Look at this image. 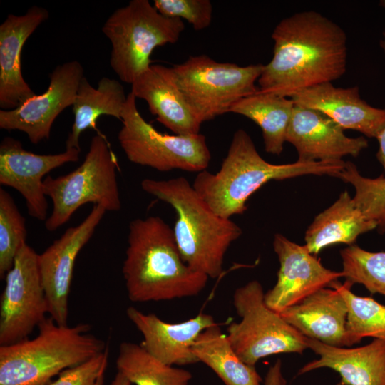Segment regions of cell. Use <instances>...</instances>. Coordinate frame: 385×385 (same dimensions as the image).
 Segmentation results:
<instances>
[{
    "instance_id": "44dd1931",
    "label": "cell",
    "mask_w": 385,
    "mask_h": 385,
    "mask_svg": "<svg viewBox=\"0 0 385 385\" xmlns=\"http://www.w3.org/2000/svg\"><path fill=\"white\" fill-rule=\"evenodd\" d=\"M308 348L319 358L297 373L329 368L337 372L341 385H385V341L378 339L364 346L350 348L325 344L307 338Z\"/></svg>"
},
{
    "instance_id": "e575fe53",
    "label": "cell",
    "mask_w": 385,
    "mask_h": 385,
    "mask_svg": "<svg viewBox=\"0 0 385 385\" xmlns=\"http://www.w3.org/2000/svg\"><path fill=\"white\" fill-rule=\"evenodd\" d=\"M379 143V150L376 158L385 171V126L376 138Z\"/></svg>"
},
{
    "instance_id": "d4e9b609",
    "label": "cell",
    "mask_w": 385,
    "mask_h": 385,
    "mask_svg": "<svg viewBox=\"0 0 385 385\" xmlns=\"http://www.w3.org/2000/svg\"><path fill=\"white\" fill-rule=\"evenodd\" d=\"M192 351L199 362L210 368L225 385H262L255 366L240 358L217 323L199 335Z\"/></svg>"
},
{
    "instance_id": "9c48e42d",
    "label": "cell",
    "mask_w": 385,
    "mask_h": 385,
    "mask_svg": "<svg viewBox=\"0 0 385 385\" xmlns=\"http://www.w3.org/2000/svg\"><path fill=\"white\" fill-rule=\"evenodd\" d=\"M265 294L257 280L238 287L232 303L241 319L230 323L227 328L228 340L237 354L253 366L271 355L302 354L308 349L307 337L267 306Z\"/></svg>"
},
{
    "instance_id": "52a82bcc",
    "label": "cell",
    "mask_w": 385,
    "mask_h": 385,
    "mask_svg": "<svg viewBox=\"0 0 385 385\" xmlns=\"http://www.w3.org/2000/svg\"><path fill=\"white\" fill-rule=\"evenodd\" d=\"M117 160L101 134L95 135L83 163L68 174L43 180V191L53 209L45 227L53 232L66 223L82 205L93 203L106 211L121 207L117 181Z\"/></svg>"
},
{
    "instance_id": "484cf974",
    "label": "cell",
    "mask_w": 385,
    "mask_h": 385,
    "mask_svg": "<svg viewBox=\"0 0 385 385\" xmlns=\"http://www.w3.org/2000/svg\"><path fill=\"white\" fill-rule=\"evenodd\" d=\"M294 106L290 98L258 90L235 103L230 112L245 116L257 124L262 132L265 151L279 155L286 142Z\"/></svg>"
},
{
    "instance_id": "7c38bea8",
    "label": "cell",
    "mask_w": 385,
    "mask_h": 385,
    "mask_svg": "<svg viewBox=\"0 0 385 385\" xmlns=\"http://www.w3.org/2000/svg\"><path fill=\"white\" fill-rule=\"evenodd\" d=\"M83 74V67L76 60L58 65L49 75L45 92L14 109L0 111L1 129L22 131L34 144L48 139L56 118L73 106Z\"/></svg>"
},
{
    "instance_id": "1f68e13d",
    "label": "cell",
    "mask_w": 385,
    "mask_h": 385,
    "mask_svg": "<svg viewBox=\"0 0 385 385\" xmlns=\"http://www.w3.org/2000/svg\"><path fill=\"white\" fill-rule=\"evenodd\" d=\"M153 6L167 17L185 19L196 31L207 28L212 21L210 0H155Z\"/></svg>"
},
{
    "instance_id": "f1b7e54d",
    "label": "cell",
    "mask_w": 385,
    "mask_h": 385,
    "mask_svg": "<svg viewBox=\"0 0 385 385\" xmlns=\"http://www.w3.org/2000/svg\"><path fill=\"white\" fill-rule=\"evenodd\" d=\"M340 255L346 281L362 284L371 294L385 296V252H369L351 245Z\"/></svg>"
},
{
    "instance_id": "603a6c76",
    "label": "cell",
    "mask_w": 385,
    "mask_h": 385,
    "mask_svg": "<svg viewBox=\"0 0 385 385\" xmlns=\"http://www.w3.org/2000/svg\"><path fill=\"white\" fill-rule=\"evenodd\" d=\"M377 228L356 206L347 191L327 209L317 215L306 231L304 246L314 255L337 244L354 245L361 234Z\"/></svg>"
},
{
    "instance_id": "836d02e7",
    "label": "cell",
    "mask_w": 385,
    "mask_h": 385,
    "mask_svg": "<svg viewBox=\"0 0 385 385\" xmlns=\"http://www.w3.org/2000/svg\"><path fill=\"white\" fill-rule=\"evenodd\" d=\"M287 381L282 371V362L277 360L271 366L265 378L264 385H286Z\"/></svg>"
},
{
    "instance_id": "ba28073f",
    "label": "cell",
    "mask_w": 385,
    "mask_h": 385,
    "mask_svg": "<svg viewBox=\"0 0 385 385\" xmlns=\"http://www.w3.org/2000/svg\"><path fill=\"white\" fill-rule=\"evenodd\" d=\"M171 68L178 89L202 123L230 112L237 101L255 93L264 65L219 63L201 54Z\"/></svg>"
},
{
    "instance_id": "4fadbf2b",
    "label": "cell",
    "mask_w": 385,
    "mask_h": 385,
    "mask_svg": "<svg viewBox=\"0 0 385 385\" xmlns=\"http://www.w3.org/2000/svg\"><path fill=\"white\" fill-rule=\"evenodd\" d=\"M106 212L103 207L93 205L91 212L79 225L68 228L38 255L48 314L60 325L68 324V296L76 259L93 235Z\"/></svg>"
},
{
    "instance_id": "8992f818",
    "label": "cell",
    "mask_w": 385,
    "mask_h": 385,
    "mask_svg": "<svg viewBox=\"0 0 385 385\" xmlns=\"http://www.w3.org/2000/svg\"><path fill=\"white\" fill-rule=\"evenodd\" d=\"M185 24L167 17L148 0H132L115 9L106 19L102 32L110 41V66L124 83L132 84L151 64L153 50L175 43Z\"/></svg>"
},
{
    "instance_id": "4316f807",
    "label": "cell",
    "mask_w": 385,
    "mask_h": 385,
    "mask_svg": "<svg viewBox=\"0 0 385 385\" xmlns=\"http://www.w3.org/2000/svg\"><path fill=\"white\" fill-rule=\"evenodd\" d=\"M118 371L135 385H188L190 371L168 365L140 344L123 342L116 359Z\"/></svg>"
},
{
    "instance_id": "d6986e66",
    "label": "cell",
    "mask_w": 385,
    "mask_h": 385,
    "mask_svg": "<svg viewBox=\"0 0 385 385\" xmlns=\"http://www.w3.org/2000/svg\"><path fill=\"white\" fill-rule=\"evenodd\" d=\"M290 98L295 105L323 113L344 130H356L369 138H376L385 126V109L368 104L357 86L335 87L328 82L299 91Z\"/></svg>"
},
{
    "instance_id": "ffe728a7",
    "label": "cell",
    "mask_w": 385,
    "mask_h": 385,
    "mask_svg": "<svg viewBox=\"0 0 385 385\" xmlns=\"http://www.w3.org/2000/svg\"><path fill=\"white\" fill-rule=\"evenodd\" d=\"M130 92L144 100L156 120L175 135L200 133L202 123L178 89L171 67L150 64L131 84Z\"/></svg>"
},
{
    "instance_id": "8d00e7d4",
    "label": "cell",
    "mask_w": 385,
    "mask_h": 385,
    "mask_svg": "<svg viewBox=\"0 0 385 385\" xmlns=\"http://www.w3.org/2000/svg\"><path fill=\"white\" fill-rule=\"evenodd\" d=\"M380 4L385 8V0H382L380 1ZM381 46L385 53V36L384 39L381 41Z\"/></svg>"
},
{
    "instance_id": "2e32d148",
    "label": "cell",
    "mask_w": 385,
    "mask_h": 385,
    "mask_svg": "<svg viewBox=\"0 0 385 385\" xmlns=\"http://www.w3.org/2000/svg\"><path fill=\"white\" fill-rule=\"evenodd\" d=\"M285 141L295 148L302 162L342 160L346 155L358 156L368 146L366 138L347 137L323 113L295 104Z\"/></svg>"
},
{
    "instance_id": "6da1fadb",
    "label": "cell",
    "mask_w": 385,
    "mask_h": 385,
    "mask_svg": "<svg viewBox=\"0 0 385 385\" xmlns=\"http://www.w3.org/2000/svg\"><path fill=\"white\" fill-rule=\"evenodd\" d=\"M273 56L264 65L258 90L290 98L294 93L342 77L347 37L337 24L314 11L281 20L272 34Z\"/></svg>"
},
{
    "instance_id": "7402d4cb",
    "label": "cell",
    "mask_w": 385,
    "mask_h": 385,
    "mask_svg": "<svg viewBox=\"0 0 385 385\" xmlns=\"http://www.w3.org/2000/svg\"><path fill=\"white\" fill-rule=\"evenodd\" d=\"M279 314L307 338L330 346L349 347L347 307L343 296L335 288H322Z\"/></svg>"
},
{
    "instance_id": "d590c367",
    "label": "cell",
    "mask_w": 385,
    "mask_h": 385,
    "mask_svg": "<svg viewBox=\"0 0 385 385\" xmlns=\"http://www.w3.org/2000/svg\"><path fill=\"white\" fill-rule=\"evenodd\" d=\"M110 385H131V383L123 374L117 371Z\"/></svg>"
},
{
    "instance_id": "ac0fdd59",
    "label": "cell",
    "mask_w": 385,
    "mask_h": 385,
    "mask_svg": "<svg viewBox=\"0 0 385 385\" xmlns=\"http://www.w3.org/2000/svg\"><path fill=\"white\" fill-rule=\"evenodd\" d=\"M49 16L46 9L34 6L25 14H9L0 25V107L12 110L36 95L24 79L21 56L24 43Z\"/></svg>"
},
{
    "instance_id": "74e56055",
    "label": "cell",
    "mask_w": 385,
    "mask_h": 385,
    "mask_svg": "<svg viewBox=\"0 0 385 385\" xmlns=\"http://www.w3.org/2000/svg\"><path fill=\"white\" fill-rule=\"evenodd\" d=\"M103 381H104V376H103L101 380L99 381V383L98 385H103Z\"/></svg>"
},
{
    "instance_id": "83f0119b",
    "label": "cell",
    "mask_w": 385,
    "mask_h": 385,
    "mask_svg": "<svg viewBox=\"0 0 385 385\" xmlns=\"http://www.w3.org/2000/svg\"><path fill=\"white\" fill-rule=\"evenodd\" d=\"M328 287L338 289L343 296L347 316L346 332L349 346L366 337L385 341V305L371 297H361L351 291L352 284L336 280Z\"/></svg>"
},
{
    "instance_id": "cb8c5ba5",
    "label": "cell",
    "mask_w": 385,
    "mask_h": 385,
    "mask_svg": "<svg viewBox=\"0 0 385 385\" xmlns=\"http://www.w3.org/2000/svg\"><path fill=\"white\" fill-rule=\"evenodd\" d=\"M127 96L122 84L115 79L103 77L94 88L84 76L72 106L74 120L66 141V149L81 150L80 135L87 129L96 128V120L101 115L121 120Z\"/></svg>"
},
{
    "instance_id": "4dcf8cb0",
    "label": "cell",
    "mask_w": 385,
    "mask_h": 385,
    "mask_svg": "<svg viewBox=\"0 0 385 385\" xmlns=\"http://www.w3.org/2000/svg\"><path fill=\"white\" fill-rule=\"evenodd\" d=\"M26 227L14 199L4 189L0 188V277L12 267L14 258L26 243Z\"/></svg>"
},
{
    "instance_id": "3957f363",
    "label": "cell",
    "mask_w": 385,
    "mask_h": 385,
    "mask_svg": "<svg viewBox=\"0 0 385 385\" xmlns=\"http://www.w3.org/2000/svg\"><path fill=\"white\" fill-rule=\"evenodd\" d=\"M343 160L272 164L258 153L250 135L242 129L234 133L227 154L218 172L197 173L192 186L218 215L229 218L243 213L249 197L270 180H282L305 175L339 178Z\"/></svg>"
},
{
    "instance_id": "5b68a950",
    "label": "cell",
    "mask_w": 385,
    "mask_h": 385,
    "mask_svg": "<svg viewBox=\"0 0 385 385\" xmlns=\"http://www.w3.org/2000/svg\"><path fill=\"white\" fill-rule=\"evenodd\" d=\"M38 335L0 346V385H46L63 370L103 351L105 342L88 324L60 325L46 317Z\"/></svg>"
},
{
    "instance_id": "277c9868",
    "label": "cell",
    "mask_w": 385,
    "mask_h": 385,
    "mask_svg": "<svg viewBox=\"0 0 385 385\" xmlns=\"http://www.w3.org/2000/svg\"><path fill=\"white\" fill-rule=\"evenodd\" d=\"M147 193L170 205L177 212L173 228L183 261L209 278L219 277L230 245L242 235L241 228L229 218L216 214L183 177L169 180L145 178Z\"/></svg>"
},
{
    "instance_id": "8fae6325",
    "label": "cell",
    "mask_w": 385,
    "mask_h": 385,
    "mask_svg": "<svg viewBox=\"0 0 385 385\" xmlns=\"http://www.w3.org/2000/svg\"><path fill=\"white\" fill-rule=\"evenodd\" d=\"M38 255L24 243L5 275L0 301V346L27 339L48 313Z\"/></svg>"
},
{
    "instance_id": "30bf717a",
    "label": "cell",
    "mask_w": 385,
    "mask_h": 385,
    "mask_svg": "<svg viewBox=\"0 0 385 385\" xmlns=\"http://www.w3.org/2000/svg\"><path fill=\"white\" fill-rule=\"evenodd\" d=\"M121 120L118 139L130 162L161 172L200 173L208 167L211 154L203 135H168L158 131L139 113L132 92L127 96Z\"/></svg>"
},
{
    "instance_id": "f546056e",
    "label": "cell",
    "mask_w": 385,
    "mask_h": 385,
    "mask_svg": "<svg viewBox=\"0 0 385 385\" xmlns=\"http://www.w3.org/2000/svg\"><path fill=\"white\" fill-rule=\"evenodd\" d=\"M339 178L354 186L356 206L365 217L376 222L380 233H384L385 175L376 178L364 177L354 163L347 161Z\"/></svg>"
},
{
    "instance_id": "7a4b0ae2",
    "label": "cell",
    "mask_w": 385,
    "mask_h": 385,
    "mask_svg": "<svg viewBox=\"0 0 385 385\" xmlns=\"http://www.w3.org/2000/svg\"><path fill=\"white\" fill-rule=\"evenodd\" d=\"M123 274L133 302L197 296L209 279L183 261L173 229L158 216L130 222Z\"/></svg>"
},
{
    "instance_id": "e0dca14e",
    "label": "cell",
    "mask_w": 385,
    "mask_h": 385,
    "mask_svg": "<svg viewBox=\"0 0 385 385\" xmlns=\"http://www.w3.org/2000/svg\"><path fill=\"white\" fill-rule=\"evenodd\" d=\"M126 315L143 335L140 345L170 366L199 362L192 346L205 329L217 324L212 316L205 313L179 323L166 322L154 314H145L134 307L127 308Z\"/></svg>"
},
{
    "instance_id": "9a60e30c",
    "label": "cell",
    "mask_w": 385,
    "mask_h": 385,
    "mask_svg": "<svg viewBox=\"0 0 385 385\" xmlns=\"http://www.w3.org/2000/svg\"><path fill=\"white\" fill-rule=\"evenodd\" d=\"M80 153L71 148L56 154H36L24 149L19 140L5 137L0 144V183L23 196L30 216L46 221L48 203L43 178L65 163L78 161Z\"/></svg>"
},
{
    "instance_id": "5bb4252c",
    "label": "cell",
    "mask_w": 385,
    "mask_h": 385,
    "mask_svg": "<svg viewBox=\"0 0 385 385\" xmlns=\"http://www.w3.org/2000/svg\"><path fill=\"white\" fill-rule=\"evenodd\" d=\"M273 248L279 269L276 284L265 294V302L279 314L344 277L342 272L324 267L304 245L294 243L281 234L274 235Z\"/></svg>"
},
{
    "instance_id": "d6a6232c",
    "label": "cell",
    "mask_w": 385,
    "mask_h": 385,
    "mask_svg": "<svg viewBox=\"0 0 385 385\" xmlns=\"http://www.w3.org/2000/svg\"><path fill=\"white\" fill-rule=\"evenodd\" d=\"M108 349L92 358L61 371L56 379L46 385H98L104 376Z\"/></svg>"
}]
</instances>
